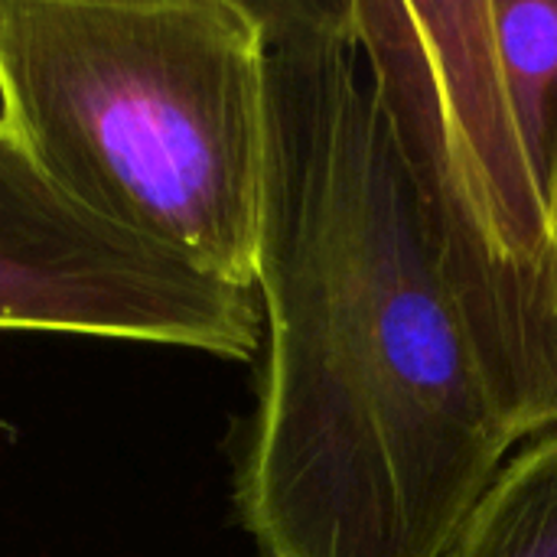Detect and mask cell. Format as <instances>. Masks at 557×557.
<instances>
[{"instance_id": "1", "label": "cell", "mask_w": 557, "mask_h": 557, "mask_svg": "<svg viewBox=\"0 0 557 557\" xmlns=\"http://www.w3.org/2000/svg\"><path fill=\"white\" fill-rule=\"evenodd\" d=\"M268 163L255 557H441L519 444L369 88L349 0H251Z\"/></svg>"}, {"instance_id": "2", "label": "cell", "mask_w": 557, "mask_h": 557, "mask_svg": "<svg viewBox=\"0 0 557 557\" xmlns=\"http://www.w3.org/2000/svg\"><path fill=\"white\" fill-rule=\"evenodd\" d=\"M0 127L95 222L255 290L268 85L251 0H0Z\"/></svg>"}, {"instance_id": "3", "label": "cell", "mask_w": 557, "mask_h": 557, "mask_svg": "<svg viewBox=\"0 0 557 557\" xmlns=\"http://www.w3.org/2000/svg\"><path fill=\"white\" fill-rule=\"evenodd\" d=\"M352 39L516 441L557 428V215L506 104L490 0H349Z\"/></svg>"}, {"instance_id": "4", "label": "cell", "mask_w": 557, "mask_h": 557, "mask_svg": "<svg viewBox=\"0 0 557 557\" xmlns=\"http://www.w3.org/2000/svg\"><path fill=\"white\" fill-rule=\"evenodd\" d=\"M0 330L255 359L258 290L222 284L72 206L0 127Z\"/></svg>"}, {"instance_id": "5", "label": "cell", "mask_w": 557, "mask_h": 557, "mask_svg": "<svg viewBox=\"0 0 557 557\" xmlns=\"http://www.w3.org/2000/svg\"><path fill=\"white\" fill-rule=\"evenodd\" d=\"M490 16L509 114L557 215V0H490Z\"/></svg>"}, {"instance_id": "6", "label": "cell", "mask_w": 557, "mask_h": 557, "mask_svg": "<svg viewBox=\"0 0 557 557\" xmlns=\"http://www.w3.org/2000/svg\"><path fill=\"white\" fill-rule=\"evenodd\" d=\"M441 557H557V428L506 460Z\"/></svg>"}]
</instances>
